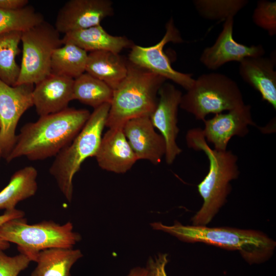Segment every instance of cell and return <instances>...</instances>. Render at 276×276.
Segmentation results:
<instances>
[{"label": "cell", "mask_w": 276, "mask_h": 276, "mask_svg": "<svg viewBox=\"0 0 276 276\" xmlns=\"http://www.w3.org/2000/svg\"><path fill=\"white\" fill-rule=\"evenodd\" d=\"M90 115L84 109L67 107L41 116L22 127L15 145L6 158L8 163L21 156L30 160L55 156L68 145L82 129Z\"/></svg>", "instance_id": "6da1fadb"}, {"label": "cell", "mask_w": 276, "mask_h": 276, "mask_svg": "<svg viewBox=\"0 0 276 276\" xmlns=\"http://www.w3.org/2000/svg\"><path fill=\"white\" fill-rule=\"evenodd\" d=\"M186 140L188 147L203 151L209 163L208 174L197 186L203 202L191 219L192 225L206 226L225 203L231 191V181L239 175L238 158L231 151H217L211 148L201 128L189 130Z\"/></svg>", "instance_id": "7a4b0ae2"}, {"label": "cell", "mask_w": 276, "mask_h": 276, "mask_svg": "<svg viewBox=\"0 0 276 276\" xmlns=\"http://www.w3.org/2000/svg\"><path fill=\"white\" fill-rule=\"evenodd\" d=\"M153 229L161 231L186 242H202L225 249L237 250L248 263L258 264L273 254L276 242L264 233L256 230L202 225H183L175 221L171 225L160 222L150 223Z\"/></svg>", "instance_id": "3957f363"}, {"label": "cell", "mask_w": 276, "mask_h": 276, "mask_svg": "<svg viewBox=\"0 0 276 276\" xmlns=\"http://www.w3.org/2000/svg\"><path fill=\"white\" fill-rule=\"evenodd\" d=\"M166 80L128 60L126 76L113 90L105 126L123 127L129 120L150 116L156 106L158 90Z\"/></svg>", "instance_id": "277c9868"}, {"label": "cell", "mask_w": 276, "mask_h": 276, "mask_svg": "<svg viewBox=\"0 0 276 276\" xmlns=\"http://www.w3.org/2000/svg\"><path fill=\"white\" fill-rule=\"evenodd\" d=\"M110 103L94 109L86 123L67 146L56 156L49 169L65 198L71 202L73 196V180L87 158L94 157L98 149L105 126Z\"/></svg>", "instance_id": "5b68a950"}, {"label": "cell", "mask_w": 276, "mask_h": 276, "mask_svg": "<svg viewBox=\"0 0 276 276\" xmlns=\"http://www.w3.org/2000/svg\"><path fill=\"white\" fill-rule=\"evenodd\" d=\"M0 238L17 245L19 253L35 262L42 250L56 247L73 248L82 237L74 231L73 223L60 224L52 220H44L30 224L24 217L15 218L0 226Z\"/></svg>", "instance_id": "8992f818"}, {"label": "cell", "mask_w": 276, "mask_h": 276, "mask_svg": "<svg viewBox=\"0 0 276 276\" xmlns=\"http://www.w3.org/2000/svg\"><path fill=\"white\" fill-rule=\"evenodd\" d=\"M237 83L220 73L199 76L193 86L182 96L179 106L203 121L207 115L222 113L244 104Z\"/></svg>", "instance_id": "52a82bcc"}, {"label": "cell", "mask_w": 276, "mask_h": 276, "mask_svg": "<svg viewBox=\"0 0 276 276\" xmlns=\"http://www.w3.org/2000/svg\"><path fill=\"white\" fill-rule=\"evenodd\" d=\"M22 56L16 85L36 84L51 74L54 51L63 44L60 33L44 20L21 33Z\"/></svg>", "instance_id": "ba28073f"}, {"label": "cell", "mask_w": 276, "mask_h": 276, "mask_svg": "<svg viewBox=\"0 0 276 276\" xmlns=\"http://www.w3.org/2000/svg\"><path fill=\"white\" fill-rule=\"evenodd\" d=\"M180 32L175 27L172 18L166 25V32L156 44L144 47L134 45L129 54L128 60L141 67L169 79L187 90L194 84L192 75L178 72L173 68L167 56L164 52V46L169 42H183Z\"/></svg>", "instance_id": "9c48e42d"}, {"label": "cell", "mask_w": 276, "mask_h": 276, "mask_svg": "<svg viewBox=\"0 0 276 276\" xmlns=\"http://www.w3.org/2000/svg\"><path fill=\"white\" fill-rule=\"evenodd\" d=\"M33 85L12 86L0 80V146L5 159L16 142V128L20 118L33 106Z\"/></svg>", "instance_id": "30bf717a"}, {"label": "cell", "mask_w": 276, "mask_h": 276, "mask_svg": "<svg viewBox=\"0 0 276 276\" xmlns=\"http://www.w3.org/2000/svg\"><path fill=\"white\" fill-rule=\"evenodd\" d=\"M158 94L156 106L149 118L153 127L159 130L165 140V159L167 164L171 165L182 152L176 139L179 131L177 126L178 108L182 95L169 83H164Z\"/></svg>", "instance_id": "8fae6325"}, {"label": "cell", "mask_w": 276, "mask_h": 276, "mask_svg": "<svg viewBox=\"0 0 276 276\" xmlns=\"http://www.w3.org/2000/svg\"><path fill=\"white\" fill-rule=\"evenodd\" d=\"M113 14L109 0H70L59 10L54 27L65 34L100 25L103 19Z\"/></svg>", "instance_id": "7c38bea8"}, {"label": "cell", "mask_w": 276, "mask_h": 276, "mask_svg": "<svg viewBox=\"0 0 276 276\" xmlns=\"http://www.w3.org/2000/svg\"><path fill=\"white\" fill-rule=\"evenodd\" d=\"M202 129L207 143L213 144L214 149L225 151L229 140L234 136L244 137L249 132V126H256L252 120L250 105L244 104L226 113L216 114L203 121Z\"/></svg>", "instance_id": "4fadbf2b"}, {"label": "cell", "mask_w": 276, "mask_h": 276, "mask_svg": "<svg viewBox=\"0 0 276 276\" xmlns=\"http://www.w3.org/2000/svg\"><path fill=\"white\" fill-rule=\"evenodd\" d=\"M233 26L234 17L226 19L214 44L203 50L199 60L207 68L216 70L228 62H240L247 57H261L265 54L261 44L247 46L236 42L233 37Z\"/></svg>", "instance_id": "5bb4252c"}, {"label": "cell", "mask_w": 276, "mask_h": 276, "mask_svg": "<svg viewBox=\"0 0 276 276\" xmlns=\"http://www.w3.org/2000/svg\"><path fill=\"white\" fill-rule=\"evenodd\" d=\"M124 134L137 159L159 164L165 155L163 137L154 129L149 116L129 120L123 126Z\"/></svg>", "instance_id": "9a60e30c"}, {"label": "cell", "mask_w": 276, "mask_h": 276, "mask_svg": "<svg viewBox=\"0 0 276 276\" xmlns=\"http://www.w3.org/2000/svg\"><path fill=\"white\" fill-rule=\"evenodd\" d=\"M94 157L101 169L118 174L127 172L138 160L123 127L109 128L102 136Z\"/></svg>", "instance_id": "2e32d148"}, {"label": "cell", "mask_w": 276, "mask_h": 276, "mask_svg": "<svg viewBox=\"0 0 276 276\" xmlns=\"http://www.w3.org/2000/svg\"><path fill=\"white\" fill-rule=\"evenodd\" d=\"M74 79L50 74L35 84L32 91L33 106L37 114L44 116L68 107L73 99Z\"/></svg>", "instance_id": "e0dca14e"}, {"label": "cell", "mask_w": 276, "mask_h": 276, "mask_svg": "<svg viewBox=\"0 0 276 276\" xmlns=\"http://www.w3.org/2000/svg\"><path fill=\"white\" fill-rule=\"evenodd\" d=\"M275 62L269 58L247 57L240 62L242 79L261 95L262 100L276 109V72Z\"/></svg>", "instance_id": "ac0fdd59"}, {"label": "cell", "mask_w": 276, "mask_h": 276, "mask_svg": "<svg viewBox=\"0 0 276 276\" xmlns=\"http://www.w3.org/2000/svg\"><path fill=\"white\" fill-rule=\"evenodd\" d=\"M62 40L63 44H74L87 52L106 51L119 54L134 45L125 36L108 34L101 25L66 33Z\"/></svg>", "instance_id": "d6986e66"}, {"label": "cell", "mask_w": 276, "mask_h": 276, "mask_svg": "<svg viewBox=\"0 0 276 276\" xmlns=\"http://www.w3.org/2000/svg\"><path fill=\"white\" fill-rule=\"evenodd\" d=\"M85 72L104 82L113 90L126 76L127 61L119 54L109 51L89 52Z\"/></svg>", "instance_id": "ffe728a7"}, {"label": "cell", "mask_w": 276, "mask_h": 276, "mask_svg": "<svg viewBox=\"0 0 276 276\" xmlns=\"http://www.w3.org/2000/svg\"><path fill=\"white\" fill-rule=\"evenodd\" d=\"M82 257L81 251L73 247L42 250L36 258L37 265L30 276H72V267Z\"/></svg>", "instance_id": "44dd1931"}, {"label": "cell", "mask_w": 276, "mask_h": 276, "mask_svg": "<svg viewBox=\"0 0 276 276\" xmlns=\"http://www.w3.org/2000/svg\"><path fill=\"white\" fill-rule=\"evenodd\" d=\"M37 171L32 166H26L11 176L7 185L0 191V210H13L17 204L33 196L38 189Z\"/></svg>", "instance_id": "7402d4cb"}, {"label": "cell", "mask_w": 276, "mask_h": 276, "mask_svg": "<svg viewBox=\"0 0 276 276\" xmlns=\"http://www.w3.org/2000/svg\"><path fill=\"white\" fill-rule=\"evenodd\" d=\"M88 53L72 43H64L52 55L51 73L75 79L85 72Z\"/></svg>", "instance_id": "603a6c76"}, {"label": "cell", "mask_w": 276, "mask_h": 276, "mask_svg": "<svg viewBox=\"0 0 276 276\" xmlns=\"http://www.w3.org/2000/svg\"><path fill=\"white\" fill-rule=\"evenodd\" d=\"M113 90L105 83L85 72L74 80L73 99L94 109L111 102Z\"/></svg>", "instance_id": "cb8c5ba5"}, {"label": "cell", "mask_w": 276, "mask_h": 276, "mask_svg": "<svg viewBox=\"0 0 276 276\" xmlns=\"http://www.w3.org/2000/svg\"><path fill=\"white\" fill-rule=\"evenodd\" d=\"M21 33L12 31L0 35V80L12 86L16 85L20 73L16 57L20 51Z\"/></svg>", "instance_id": "d4e9b609"}, {"label": "cell", "mask_w": 276, "mask_h": 276, "mask_svg": "<svg viewBox=\"0 0 276 276\" xmlns=\"http://www.w3.org/2000/svg\"><path fill=\"white\" fill-rule=\"evenodd\" d=\"M44 20L43 15L32 6L21 9H0V35L12 31L22 32Z\"/></svg>", "instance_id": "484cf974"}, {"label": "cell", "mask_w": 276, "mask_h": 276, "mask_svg": "<svg viewBox=\"0 0 276 276\" xmlns=\"http://www.w3.org/2000/svg\"><path fill=\"white\" fill-rule=\"evenodd\" d=\"M248 3L246 0H196L193 3L203 18L214 20H225L235 15Z\"/></svg>", "instance_id": "4316f807"}, {"label": "cell", "mask_w": 276, "mask_h": 276, "mask_svg": "<svg viewBox=\"0 0 276 276\" xmlns=\"http://www.w3.org/2000/svg\"><path fill=\"white\" fill-rule=\"evenodd\" d=\"M254 23L266 31L268 35L276 34V3L266 0L257 2L252 15Z\"/></svg>", "instance_id": "83f0119b"}, {"label": "cell", "mask_w": 276, "mask_h": 276, "mask_svg": "<svg viewBox=\"0 0 276 276\" xmlns=\"http://www.w3.org/2000/svg\"><path fill=\"white\" fill-rule=\"evenodd\" d=\"M30 262L31 259L24 254L9 256L0 249V276H18Z\"/></svg>", "instance_id": "f1b7e54d"}, {"label": "cell", "mask_w": 276, "mask_h": 276, "mask_svg": "<svg viewBox=\"0 0 276 276\" xmlns=\"http://www.w3.org/2000/svg\"><path fill=\"white\" fill-rule=\"evenodd\" d=\"M168 262V255L159 253L154 257L149 258L145 267L150 276H167L166 266Z\"/></svg>", "instance_id": "f546056e"}, {"label": "cell", "mask_w": 276, "mask_h": 276, "mask_svg": "<svg viewBox=\"0 0 276 276\" xmlns=\"http://www.w3.org/2000/svg\"><path fill=\"white\" fill-rule=\"evenodd\" d=\"M25 212L21 210L14 209L11 210L5 211V212L0 215V226L7 221L18 217H24ZM10 247V243L2 240L0 238V249L6 250Z\"/></svg>", "instance_id": "4dcf8cb0"}, {"label": "cell", "mask_w": 276, "mask_h": 276, "mask_svg": "<svg viewBox=\"0 0 276 276\" xmlns=\"http://www.w3.org/2000/svg\"><path fill=\"white\" fill-rule=\"evenodd\" d=\"M28 0H0V9L16 10L28 5Z\"/></svg>", "instance_id": "1f68e13d"}, {"label": "cell", "mask_w": 276, "mask_h": 276, "mask_svg": "<svg viewBox=\"0 0 276 276\" xmlns=\"http://www.w3.org/2000/svg\"><path fill=\"white\" fill-rule=\"evenodd\" d=\"M126 276H150L146 267L136 266L132 268Z\"/></svg>", "instance_id": "d6a6232c"}, {"label": "cell", "mask_w": 276, "mask_h": 276, "mask_svg": "<svg viewBox=\"0 0 276 276\" xmlns=\"http://www.w3.org/2000/svg\"><path fill=\"white\" fill-rule=\"evenodd\" d=\"M1 157H2V149H1V146H0V159H1Z\"/></svg>", "instance_id": "836d02e7"}]
</instances>
